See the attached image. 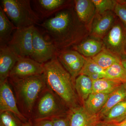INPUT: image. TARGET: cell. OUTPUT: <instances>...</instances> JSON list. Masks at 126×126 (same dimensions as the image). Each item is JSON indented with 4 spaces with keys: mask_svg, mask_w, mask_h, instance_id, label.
Masks as SVG:
<instances>
[{
    "mask_svg": "<svg viewBox=\"0 0 126 126\" xmlns=\"http://www.w3.org/2000/svg\"><path fill=\"white\" fill-rule=\"evenodd\" d=\"M70 126H97L102 121L99 114L91 115L83 106L69 109L67 114Z\"/></svg>",
    "mask_w": 126,
    "mask_h": 126,
    "instance_id": "5bb4252c",
    "label": "cell"
},
{
    "mask_svg": "<svg viewBox=\"0 0 126 126\" xmlns=\"http://www.w3.org/2000/svg\"><path fill=\"white\" fill-rule=\"evenodd\" d=\"M104 78L126 82V70L122 62L116 63L105 70Z\"/></svg>",
    "mask_w": 126,
    "mask_h": 126,
    "instance_id": "d4e9b609",
    "label": "cell"
},
{
    "mask_svg": "<svg viewBox=\"0 0 126 126\" xmlns=\"http://www.w3.org/2000/svg\"><path fill=\"white\" fill-rule=\"evenodd\" d=\"M5 111L14 113L23 123L29 120L19 110L15 96L8 79L4 82L0 83V113Z\"/></svg>",
    "mask_w": 126,
    "mask_h": 126,
    "instance_id": "30bf717a",
    "label": "cell"
},
{
    "mask_svg": "<svg viewBox=\"0 0 126 126\" xmlns=\"http://www.w3.org/2000/svg\"><path fill=\"white\" fill-rule=\"evenodd\" d=\"M52 119L53 126H70L67 114L54 118Z\"/></svg>",
    "mask_w": 126,
    "mask_h": 126,
    "instance_id": "f546056e",
    "label": "cell"
},
{
    "mask_svg": "<svg viewBox=\"0 0 126 126\" xmlns=\"http://www.w3.org/2000/svg\"><path fill=\"white\" fill-rule=\"evenodd\" d=\"M32 121L33 126H53L52 119L48 118Z\"/></svg>",
    "mask_w": 126,
    "mask_h": 126,
    "instance_id": "4dcf8cb0",
    "label": "cell"
},
{
    "mask_svg": "<svg viewBox=\"0 0 126 126\" xmlns=\"http://www.w3.org/2000/svg\"><path fill=\"white\" fill-rule=\"evenodd\" d=\"M56 55L61 64L75 81L82 69L86 58L73 49L58 50Z\"/></svg>",
    "mask_w": 126,
    "mask_h": 126,
    "instance_id": "9c48e42d",
    "label": "cell"
},
{
    "mask_svg": "<svg viewBox=\"0 0 126 126\" xmlns=\"http://www.w3.org/2000/svg\"><path fill=\"white\" fill-rule=\"evenodd\" d=\"M89 78L91 79L93 81H96L98 79L102 78H104V76L103 75L98 73L88 75L87 76Z\"/></svg>",
    "mask_w": 126,
    "mask_h": 126,
    "instance_id": "1f68e13d",
    "label": "cell"
},
{
    "mask_svg": "<svg viewBox=\"0 0 126 126\" xmlns=\"http://www.w3.org/2000/svg\"><path fill=\"white\" fill-rule=\"evenodd\" d=\"M126 118V99L114 106L102 118V121L108 123H119Z\"/></svg>",
    "mask_w": 126,
    "mask_h": 126,
    "instance_id": "7402d4cb",
    "label": "cell"
},
{
    "mask_svg": "<svg viewBox=\"0 0 126 126\" xmlns=\"http://www.w3.org/2000/svg\"><path fill=\"white\" fill-rule=\"evenodd\" d=\"M122 63L123 65L124 66V67L126 70V59H124L122 60Z\"/></svg>",
    "mask_w": 126,
    "mask_h": 126,
    "instance_id": "d590c367",
    "label": "cell"
},
{
    "mask_svg": "<svg viewBox=\"0 0 126 126\" xmlns=\"http://www.w3.org/2000/svg\"><path fill=\"white\" fill-rule=\"evenodd\" d=\"M94 63L104 70L116 63L122 62L121 58L104 48L101 52L91 58Z\"/></svg>",
    "mask_w": 126,
    "mask_h": 126,
    "instance_id": "cb8c5ba5",
    "label": "cell"
},
{
    "mask_svg": "<svg viewBox=\"0 0 126 126\" xmlns=\"http://www.w3.org/2000/svg\"><path fill=\"white\" fill-rule=\"evenodd\" d=\"M20 58L7 45L0 46V83L8 79L10 72Z\"/></svg>",
    "mask_w": 126,
    "mask_h": 126,
    "instance_id": "9a60e30c",
    "label": "cell"
},
{
    "mask_svg": "<svg viewBox=\"0 0 126 126\" xmlns=\"http://www.w3.org/2000/svg\"><path fill=\"white\" fill-rule=\"evenodd\" d=\"M98 73L105 76V70L93 61L91 58H86L82 69L79 75L87 76L93 74Z\"/></svg>",
    "mask_w": 126,
    "mask_h": 126,
    "instance_id": "484cf974",
    "label": "cell"
},
{
    "mask_svg": "<svg viewBox=\"0 0 126 126\" xmlns=\"http://www.w3.org/2000/svg\"><path fill=\"white\" fill-rule=\"evenodd\" d=\"M22 126H33L31 119H29L27 121L23 123Z\"/></svg>",
    "mask_w": 126,
    "mask_h": 126,
    "instance_id": "836d02e7",
    "label": "cell"
},
{
    "mask_svg": "<svg viewBox=\"0 0 126 126\" xmlns=\"http://www.w3.org/2000/svg\"><path fill=\"white\" fill-rule=\"evenodd\" d=\"M46 85L60 98L69 109L78 106L79 98L75 81L59 61L57 55L44 64Z\"/></svg>",
    "mask_w": 126,
    "mask_h": 126,
    "instance_id": "7a4b0ae2",
    "label": "cell"
},
{
    "mask_svg": "<svg viewBox=\"0 0 126 126\" xmlns=\"http://www.w3.org/2000/svg\"><path fill=\"white\" fill-rule=\"evenodd\" d=\"M126 99V82L122 84L110 94L106 104L98 114L102 119L114 106Z\"/></svg>",
    "mask_w": 126,
    "mask_h": 126,
    "instance_id": "44dd1931",
    "label": "cell"
},
{
    "mask_svg": "<svg viewBox=\"0 0 126 126\" xmlns=\"http://www.w3.org/2000/svg\"><path fill=\"white\" fill-rule=\"evenodd\" d=\"M32 1L41 20L48 18L74 3V0H35Z\"/></svg>",
    "mask_w": 126,
    "mask_h": 126,
    "instance_id": "4fadbf2b",
    "label": "cell"
},
{
    "mask_svg": "<svg viewBox=\"0 0 126 126\" xmlns=\"http://www.w3.org/2000/svg\"><path fill=\"white\" fill-rule=\"evenodd\" d=\"M44 72V64L30 58H20L9 74V78H22L41 75Z\"/></svg>",
    "mask_w": 126,
    "mask_h": 126,
    "instance_id": "8fae6325",
    "label": "cell"
},
{
    "mask_svg": "<svg viewBox=\"0 0 126 126\" xmlns=\"http://www.w3.org/2000/svg\"><path fill=\"white\" fill-rule=\"evenodd\" d=\"M110 126H126V118L124 121L119 123L109 124Z\"/></svg>",
    "mask_w": 126,
    "mask_h": 126,
    "instance_id": "d6a6232c",
    "label": "cell"
},
{
    "mask_svg": "<svg viewBox=\"0 0 126 126\" xmlns=\"http://www.w3.org/2000/svg\"><path fill=\"white\" fill-rule=\"evenodd\" d=\"M23 123L10 112L0 113V126H22Z\"/></svg>",
    "mask_w": 126,
    "mask_h": 126,
    "instance_id": "4316f807",
    "label": "cell"
},
{
    "mask_svg": "<svg viewBox=\"0 0 126 126\" xmlns=\"http://www.w3.org/2000/svg\"><path fill=\"white\" fill-rule=\"evenodd\" d=\"M30 0H1L0 7L17 29L38 25L41 20Z\"/></svg>",
    "mask_w": 126,
    "mask_h": 126,
    "instance_id": "277c9868",
    "label": "cell"
},
{
    "mask_svg": "<svg viewBox=\"0 0 126 126\" xmlns=\"http://www.w3.org/2000/svg\"><path fill=\"white\" fill-rule=\"evenodd\" d=\"M73 48L85 58H92L101 52L104 47L102 40L90 36L73 46Z\"/></svg>",
    "mask_w": 126,
    "mask_h": 126,
    "instance_id": "2e32d148",
    "label": "cell"
},
{
    "mask_svg": "<svg viewBox=\"0 0 126 126\" xmlns=\"http://www.w3.org/2000/svg\"><path fill=\"white\" fill-rule=\"evenodd\" d=\"M95 6L96 13L102 14L108 11H114L117 0H92Z\"/></svg>",
    "mask_w": 126,
    "mask_h": 126,
    "instance_id": "83f0119b",
    "label": "cell"
},
{
    "mask_svg": "<svg viewBox=\"0 0 126 126\" xmlns=\"http://www.w3.org/2000/svg\"><path fill=\"white\" fill-rule=\"evenodd\" d=\"M66 108L60 98L47 86L34 104L31 119H52L66 115L69 110H67Z\"/></svg>",
    "mask_w": 126,
    "mask_h": 126,
    "instance_id": "5b68a950",
    "label": "cell"
},
{
    "mask_svg": "<svg viewBox=\"0 0 126 126\" xmlns=\"http://www.w3.org/2000/svg\"><path fill=\"white\" fill-rule=\"evenodd\" d=\"M125 2H126V0H125Z\"/></svg>",
    "mask_w": 126,
    "mask_h": 126,
    "instance_id": "8d00e7d4",
    "label": "cell"
},
{
    "mask_svg": "<svg viewBox=\"0 0 126 126\" xmlns=\"http://www.w3.org/2000/svg\"><path fill=\"white\" fill-rule=\"evenodd\" d=\"M110 94L92 93L83 103L86 111L91 115L98 114L110 96Z\"/></svg>",
    "mask_w": 126,
    "mask_h": 126,
    "instance_id": "ac0fdd59",
    "label": "cell"
},
{
    "mask_svg": "<svg viewBox=\"0 0 126 126\" xmlns=\"http://www.w3.org/2000/svg\"><path fill=\"white\" fill-rule=\"evenodd\" d=\"M74 7L79 19L89 30L90 25L96 14V7L92 0H75Z\"/></svg>",
    "mask_w": 126,
    "mask_h": 126,
    "instance_id": "e0dca14e",
    "label": "cell"
},
{
    "mask_svg": "<svg viewBox=\"0 0 126 126\" xmlns=\"http://www.w3.org/2000/svg\"><path fill=\"white\" fill-rule=\"evenodd\" d=\"M117 16L113 11L96 13L90 25V36L102 40L114 25Z\"/></svg>",
    "mask_w": 126,
    "mask_h": 126,
    "instance_id": "7c38bea8",
    "label": "cell"
},
{
    "mask_svg": "<svg viewBox=\"0 0 126 126\" xmlns=\"http://www.w3.org/2000/svg\"><path fill=\"white\" fill-rule=\"evenodd\" d=\"M35 26L17 29L7 45L21 58H31L32 54L33 33Z\"/></svg>",
    "mask_w": 126,
    "mask_h": 126,
    "instance_id": "ba28073f",
    "label": "cell"
},
{
    "mask_svg": "<svg viewBox=\"0 0 126 126\" xmlns=\"http://www.w3.org/2000/svg\"><path fill=\"white\" fill-rule=\"evenodd\" d=\"M32 48L31 58L43 64L56 56L58 50L45 32L35 26L33 31Z\"/></svg>",
    "mask_w": 126,
    "mask_h": 126,
    "instance_id": "8992f818",
    "label": "cell"
},
{
    "mask_svg": "<svg viewBox=\"0 0 126 126\" xmlns=\"http://www.w3.org/2000/svg\"><path fill=\"white\" fill-rule=\"evenodd\" d=\"M114 12L126 26V2L125 0H117Z\"/></svg>",
    "mask_w": 126,
    "mask_h": 126,
    "instance_id": "f1b7e54d",
    "label": "cell"
},
{
    "mask_svg": "<svg viewBox=\"0 0 126 126\" xmlns=\"http://www.w3.org/2000/svg\"><path fill=\"white\" fill-rule=\"evenodd\" d=\"M38 25L58 50L77 45L90 35L89 28L79 19L74 3Z\"/></svg>",
    "mask_w": 126,
    "mask_h": 126,
    "instance_id": "6da1fadb",
    "label": "cell"
},
{
    "mask_svg": "<svg viewBox=\"0 0 126 126\" xmlns=\"http://www.w3.org/2000/svg\"><path fill=\"white\" fill-rule=\"evenodd\" d=\"M97 126H110V124L105 122L101 121Z\"/></svg>",
    "mask_w": 126,
    "mask_h": 126,
    "instance_id": "e575fe53",
    "label": "cell"
},
{
    "mask_svg": "<svg viewBox=\"0 0 126 126\" xmlns=\"http://www.w3.org/2000/svg\"><path fill=\"white\" fill-rule=\"evenodd\" d=\"M19 110L28 120L31 119L34 104L46 87L44 74L22 78H9Z\"/></svg>",
    "mask_w": 126,
    "mask_h": 126,
    "instance_id": "3957f363",
    "label": "cell"
},
{
    "mask_svg": "<svg viewBox=\"0 0 126 126\" xmlns=\"http://www.w3.org/2000/svg\"></svg>",
    "mask_w": 126,
    "mask_h": 126,
    "instance_id": "74e56055",
    "label": "cell"
},
{
    "mask_svg": "<svg viewBox=\"0 0 126 126\" xmlns=\"http://www.w3.org/2000/svg\"><path fill=\"white\" fill-rule=\"evenodd\" d=\"M17 29L0 6V46L7 45Z\"/></svg>",
    "mask_w": 126,
    "mask_h": 126,
    "instance_id": "d6986e66",
    "label": "cell"
},
{
    "mask_svg": "<svg viewBox=\"0 0 126 126\" xmlns=\"http://www.w3.org/2000/svg\"><path fill=\"white\" fill-rule=\"evenodd\" d=\"M75 88L79 99L83 103L93 92V81L86 75H79L75 81Z\"/></svg>",
    "mask_w": 126,
    "mask_h": 126,
    "instance_id": "ffe728a7",
    "label": "cell"
},
{
    "mask_svg": "<svg viewBox=\"0 0 126 126\" xmlns=\"http://www.w3.org/2000/svg\"><path fill=\"white\" fill-rule=\"evenodd\" d=\"M102 41L108 51L121 58L126 55V26L117 17Z\"/></svg>",
    "mask_w": 126,
    "mask_h": 126,
    "instance_id": "52a82bcc",
    "label": "cell"
},
{
    "mask_svg": "<svg viewBox=\"0 0 126 126\" xmlns=\"http://www.w3.org/2000/svg\"><path fill=\"white\" fill-rule=\"evenodd\" d=\"M122 83L119 81L107 78L93 81L92 93L111 94Z\"/></svg>",
    "mask_w": 126,
    "mask_h": 126,
    "instance_id": "603a6c76",
    "label": "cell"
}]
</instances>
